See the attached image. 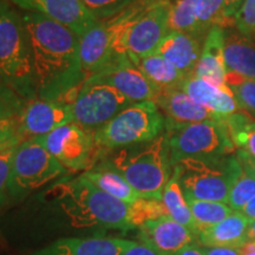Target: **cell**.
I'll return each instance as SVG.
<instances>
[{
    "label": "cell",
    "mask_w": 255,
    "mask_h": 255,
    "mask_svg": "<svg viewBox=\"0 0 255 255\" xmlns=\"http://www.w3.org/2000/svg\"><path fill=\"white\" fill-rule=\"evenodd\" d=\"M30 47L36 95L69 105L89 75L79 56V36L38 13L21 14Z\"/></svg>",
    "instance_id": "6da1fadb"
},
{
    "label": "cell",
    "mask_w": 255,
    "mask_h": 255,
    "mask_svg": "<svg viewBox=\"0 0 255 255\" xmlns=\"http://www.w3.org/2000/svg\"><path fill=\"white\" fill-rule=\"evenodd\" d=\"M41 200L73 229L131 231L130 206L104 193L84 175L62 178L41 194Z\"/></svg>",
    "instance_id": "7a4b0ae2"
},
{
    "label": "cell",
    "mask_w": 255,
    "mask_h": 255,
    "mask_svg": "<svg viewBox=\"0 0 255 255\" xmlns=\"http://www.w3.org/2000/svg\"><path fill=\"white\" fill-rule=\"evenodd\" d=\"M102 159L119 171L141 199L162 201L164 187L173 174L167 133L109 151Z\"/></svg>",
    "instance_id": "3957f363"
},
{
    "label": "cell",
    "mask_w": 255,
    "mask_h": 255,
    "mask_svg": "<svg viewBox=\"0 0 255 255\" xmlns=\"http://www.w3.org/2000/svg\"><path fill=\"white\" fill-rule=\"evenodd\" d=\"M0 82L24 98L36 95L23 19L6 0H0Z\"/></svg>",
    "instance_id": "277c9868"
},
{
    "label": "cell",
    "mask_w": 255,
    "mask_h": 255,
    "mask_svg": "<svg viewBox=\"0 0 255 255\" xmlns=\"http://www.w3.org/2000/svg\"><path fill=\"white\" fill-rule=\"evenodd\" d=\"M186 199L227 203L233 184L242 173L235 155L218 158H186L173 167Z\"/></svg>",
    "instance_id": "5b68a950"
},
{
    "label": "cell",
    "mask_w": 255,
    "mask_h": 255,
    "mask_svg": "<svg viewBox=\"0 0 255 255\" xmlns=\"http://www.w3.org/2000/svg\"><path fill=\"white\" fill-rule=\"evenodd\" d=\"M164 124L163 115L155 102L128 105L94 132L98 157L101 151L109 152L124 146L152 141L161 135Z\"/></svg>",
    "instance_id": "8992f818"
},
{
    "label": "cell",
    "mask_w": 255,
    "mask_h": 255,
    "mask_svg": "<svg viewBox=\"0 0 255 255\" xmlns=\"http://www.w3.org/2000/svg\"><path fill=\"white\" fill-rule=\"evenodd\" d=\"M173 167L186 158H218L237 154L225 119L167 127Z\"/></svg>",
    "instance_id": "52a82bcc"
},
{
    "label": "cell",
    "mask_w": 255,
    "mask_h": 255,
    "mask_svg": "<svg viewBox=\"0 0 255 255\" xmlns=\"http://www.w3.org/2000/svg\"><path fill=\"white\" fill-rule=\"evenodd\" d=\"M64 168L49 151L34 139L18 144L12 158L8 178V195L15 200L23 199L65 175Z\"/></svg>",
    "instance_id": "ba28073f"
},
{
    "label": "cell",
    "mask_w": 255,
    "mask_h": 255,
    "mask_svg": "<svg viewBox=\"0 0 255 255\" xmlns=\"http://www.w3.org/2000/svg\"><path fill=\"white\" fill-rule=\"evenodd\" d=\"M130 104L131 102L114 87L89 76L69 107L72 123L94 133Z\"/></svg>",
    "instance_id": "9c48e42d"
},
{
    "label": "cell",
    "mask_w": 255,
    "mask_h": 255,
    "mask_svg": "<svg viewBox=\"0 0 255 255\" xmlns=\"http://www.w3.org/2000/svg\"><path fill=\"white\" fill-rule=\"evenodd\" d=\"M36 139L68 170L91 168L95 157H98L94 133L72 122Z\"/></svg>",
    "instance_id": "30bf717a"
},
{
    "label": "cell",
    "mask_w": 255,
    "mask_h": 255,
    "mask_svg": "<svg viewBox=\"0 0 255 255\" xmlns=\"http://www.w3.org/2000/svg\"><path fill=\"white\" fill-rule=\"evenodd\" d=\"M170 0L149 4L133 21L123 38V52L136 60L157 52L162 40L169 33L168 19Z\"/></svg>",
    "instance_id": "8fae6325"
},
{
    "label": "cell",
    "mask_w": 255,
    "mask_h": 255,
    "mask_svg": "<svg viewBox=\"0 0 255 255\" xmlns=\"http://www.w3.org/2000/svg\"><path fill=\"white\" fill-rule=\"evenodd\" d=\"M71 122L69 105L41 98L31 100L18 116V136L21 142L34 139Z\"/></svg>",
    "instance_id": "7c38bea8"
},
{
    "label": "cell",
    "mask_w": 255,
    "mask_h": 255,
    "mask_svg": "<svg viewBox=\"0 0 255 255\" xmlns=\"http://www.w3.org/2000/svg\"><path fill=\"white\" fill-rule=\"evenodd\" d=\"M90 77L114 87L131 103L154 102L157 95L156 88L128 56H122L108 68L92 73Z\"/></svg>",
    "instance_id": "4fadbf2b"
},
{
    "label": "cell",
    "mask_w": 255,
    "mask_h": 255,
    "mask_svg": "<svg viewBox=\"0 0 255 255\" xmlns=\"http://www.w3.org/2000/svg\"><path fill=\"white\" fill-rule=\"evenodd\" d=\"M139 242L157 255H176L197 242V237L170 216L146 221L138 227Z\"/></svg>",
    "instance_id": "5bb4252c"
},
{
    "label": "cell",
    "mask_w": 255,
    "mask_h": 255,
    "mask_svg": "<svg viewBox=\"0 0 255 255\" xmlns=\"http://www.w3.org/2000/svg\"><path fill=\"white\" fill-rule=\"evenodd\" d=\"M26 12L38 13L69 27L79 37L97 24L81 0H9Z\"/></svg>",
    "instance_id": "9a60e30c"
},
{
    "label": "cell",
    "mask_w": 255,
    "mask_h": 255,
    "mask_svg": "<svg viewBox=\"0 0 255 255\" xmlns=\"http://www.w3.org/2000/svg\"><path fill=\"white\" fill-rule=\"evenodd\" d=\"M154 102L165 115V127L222 120L212 111L195 103L181 88L158 91Z\"/></svg>",
    "instance_id": "2e32d148"
},
{
    "label": "cell",
    "mask_w": 255,
    "mask_h": 255,
    "mask_svg": "<svg viewBox=\"0 0 255 255\" xmlns=\"http://www.w3.org/2000/svg\"><path fill=\"white\" fill-rule=\"evenodd\" d=\"M227 73L225 62V28L215 26L207 33L203 41L202 52L194 76L222 90L232 92L226 84Z\"/></svg>",
    "instance_id": "e0dca14e"
},
{
    "label": "cell",
    "mask_w": 255,
    "mask_h": 255,
    "mask_svg": "<svg viewBox=\"0 0 255 255\" xmlns=\"http://www.w3.org/2000/svg\"><path fill=\"white\" fill-rule=\"evenodd\" d=\"M131 244L121 238H64L34 255H123Z\"/></svg>",
    "instance_id": "ac0fdd59"
},
{
    "label": "cell",
    "mask_w": 255,
    "mask_h": 255,
    "mask_svg": "<svg viewBox=\"0 0 255 255\" xmlns=\"http://www.w3.org/2000/svg\"><path fill=\"white\" fill-rule=\"evenodd\" d=\"M201 36L184 32H169L162 40L157 52L159 56L173 64L178 71L187 77L194 76L202 52Z\"/></svg>",
    "instance_id": "d6986e66"
},
{
    "label": "cell",
    "mask_w": 255,
    "mask_h": 255,
    "mask_svg": "<svg viewBox=\"0 0 255 255\" xmlns=\"http://www.w3.org/2000/svg\"><path fill=\"white\" fill-rule=\"evenodd\" d=\"M181 89L195 103L212 111L221 119H226L229 115L240 110L232 92L222 90L195 76L184 79Z\"/></svg>",
    "instance_id": "ffe728a7"
},
{
    "label": "cell",
    "mask_w": 255,
    "mask_h": 255,
    "mask_svg": "<svg viewBox=\"0 0 255 255\" xmlns=\"http://www.w3.org/2000/svg\"><path fill=\"white\" fill-rule=\"evenodd\" d=\"M251 220L240 212H234L212 227L197 234V244L206 247L240 248L248 241Z\"/></svg>",
    "instance_id": "44dd1931"
},
{
    "label": "cell",
    "mask_w": 255,
    "mask_h": 255,
    "mask_svg": "<svg viewBox=\"0 0 255 255\" xmlns=\"http://www.w3.org/2000/svg\"><path fill=\"white\" fill-rule=\"evenodd\" d=\"M225 62L228 72L255 79V43L238 30H225Z\"/></svg>",
    "instance_id": "7402d4cb"
},
{
    "label": "cell",
    "mask_w": 255,
    "mask_h": 255,
    "mask_svg": "<svg viewBox=\"0 0 255 255\" xmlns=\"http://www.w3.org/2000/svg\"><path fill=\"white\" fill-rule=\"evenodd\" d=\"M83 175L104 193L109 194L110 196L122 201L127 205L131 206L141 199V196L136 193V190L130 186L126 178L113 167H110L104 159L100 158L98 163L92 164V167L89 168Z\"/></svg>",
    "instance_id": "603a6c76"
},
{
    "label": "cell",
    "mask_w": 255,
    "mask_h": 255,
    "mask_svg": "<svg viewBox=\"0 0 255 255\" xmlns=\"http://www.w3.org/2000/svg\"><path fill=\"white\" fill-rule=\"evenodd\" d=\"M132 63L141 70L157 92L181 88L186 79V76L158 53L136 59Z\"/></svg>",
    "instance_id": "cb8c5ba5"
},
{
    "label": "cell",
    "mask_w": 255,
    "mask_h": 255,
    "mask_svg": "<svg viewBox=\"0 0 255 255\" xmlns=\"http://www.w3.org/2000/svg\"><path fill=\"white\" fill-rule=\"evenodd\" d=\"M162 202H163L165 209H167L168 215L174 221L181 223L184 227L189 228L197 237L199 229H197L195 220H194L189 206H188L182 188H181L180 182H178L177 173L174 169L167 186L164 187L163 195H162Z\"/></svg>",
    "instance_id": "d4e9b609"
},
{
    "label": "cell",
    "mask_w": 255,
    "mask_h": 255,
    "mask_svg": "<svg viewBox=\"0 0 255 255\" xmlns=\"http://www.w3.org/2000/svg\"><path fill=\"white\" fill-rule=\"evenodd\" d=\"M235 148L255 158V120L246 111H237L225 119Z\"/></svg>",
    "instance_id": "484cf974"
},
{
    "label": "cell",
    "mask_w": 255,
    "mask_h": 255,
    "mask_svg": "<svg viewBox=\"0 0 255 255\" xmlns=\"http://www.w3.org/2000/svg\"><path fill=\"white\" fill-rule=\"evenodd\" d=\"M197 1L199 0H170L169 32H184L201 36L196 18Z\"/></svg>",
    "instance_id": "4316f807"
},
{
    "label": "cell",
    "mask_w": 255,
    "mask_h": 255,
    "mask_svg": "<svg viewBox=\"0 0 255 255\" xmlns=\"http://www.w3.org/2000/svg\"><path fill=\"white\" fill-rule=\"evenodd\" d=\"M189 206L193 218L195 220L199 233L203 229H207L216 223L221 222L222 220L228 218L234 213L227 203L213 202V201H201L186 199Z\"/></svg>",
    "instance_id": "83f0119b"
},
{
    "label": "cell",
    "mask_w": 255,
    "mask_h": 255,
    "mask_svg": "<svg viewBox=\"0 0 255 255\" xmlns=\"http://www.w3.org/2000/svg\"><path fill=\"white\" fill-rule=\"evenodd\" d=\"M197 25L201 36L219 26L222 28H231L223 11V0H199L196 7Z\"/></svg>",
    "instance_id": "f1b7e54d"
},
{
    "label": "cell",
    "mask_w": 255,
    "mask_h": 255,
    "mask_svg": "<svg viewBox=\"0 0 255 255\" xmlns=\"http://www.w3.org/2000/svg\"><path fill=\"white\" fill-rule=\"evenodd\" d=\"M226 84L232 91L239 108L255 117V79L245 78L234 72H228Z\"/></svg>",
    "instance_id": "f546056e"
},
{
    "label": "cell",
    "mask_w": 255,
    "mask_h": 255,
    "mask_svg": "<svg viewBox=\"0 0 255 255\" xmlns=\"http://www.w3.org/2000/svg\"><path fill=\"white\" fill-rule=\"evenodd\" d=\"M255 196V178L250 176L242 169V173L235 183L233 184L229 193L227 205L234 212H241L242 208L247 205Z\"/></svg>",
    "instance_id": "4dcf8cb0"
},
{
    "label": "cell",
    "mask_w": 255,
    "mask_h": 255,
    "mask_svg": "<svg viewBox=\"0 0 255 255\" xmlns=\"http://www.w3.org/2000/svg\"><path fill=\"white\" fill-rule=\"evenodd\" d=\"M168 212L162 201L139 199L130 206V216L133 227H139L146 221L167 216Z\"/></svg>",
    "instance_id": "1f68e13d"
},
{
    "label": "cell",
    "mask_w": 255,
    "mask_h": 255,
    "mask_svg": "<svg viewBox=\"0 0 255 255\" xmlns=\"http://www.w3.org/2000/svg\"><path fill=\"white\" fill-rule=\"evenodd\" d=\"M136 1L137 0H81L85 8L98 20L114 17Z\"/></svg>",
    "instance_id": "d6a6232c"
},
{
    "label": "cell",
    "mask_w": 255,
    "mask_h": 255,
    "mask_svg": "<svg viewBox=\"0 0 255 255\" xmlns=\"http://www.w3.org/2000/svg\"><path fill=\"white\" fill-rule=\"evenodd\" d=\"M24 100L17 91L0 82V119L18 117L26 104Z\"/></svg>",
    "instance_id": "836d02e7"
},
{
    "label": "cell",
    "mask_w": 255,
    "mask_h": 255,
    "mask_svg": "<svg viewBox=\"0 0 255 255\" xmlns=\"http://www.w3.org/2000/svg\"><path fill=\"white\" fill-rule=\"evenodd\" d=\"M235 27L240 33L252 37L255 33V0H244L234 17Z\"/></svg>",
    "instance_id": "e575fe53"
},
{
    "label": "cell",
    "mask_w": 255,
    "mask_h": 255,
    "mask_svg": "<svg viewBox=\"0 0 255 255\" xmlns=\"http://www.w3.org/2000/svg\"><path fill=\"white\" fill-rule=\"evenodd\" d=\"M18 144L6 146L0 150V207L5 203L8 194V178L11 173L12 158Z\"/></svg>",
    "instance_id": "d590c367"
},
{
    "label": "cell",
    "mask_w": 255,
    "mask_h": 255,
    "mask_svg": "<svg viewBox=\"0 0 255 255\" xmlns=\"http://www.w3.org/2000/svg\"><path fill=\"white\" fill-rule=\"evenodd\" d=\"M18 136V117L0 119V143H6L17 138Z\"/></svg>",
    "instance_id": "8d00e7d4"
},
{
    "label": "cell",
    "mask_w": 255,
    "mask_h": 255,
    "mask_svg": "<svg viewBox=\"0 0 255 255\" xmlns=\"http://www.w3.org/2000/svg\"><path fill=\"white\" fill-rule=\"evenodd\" d=\"M244 0H223V11H225V17L227 19L229 26L235 27L234 17L237 14L238 9L240 8Z\"/></svg>",
    "instance_id": "74e56055"
},
{
    "label": "cell",
    "mask_w": 255,
    "mask_h": 255,
    "mask_svg": "<svg viewBox=\"0 0 255 255\" xmlns=\"http://www.w3.org/2000/svg\"><path fill=\"white\" fill-rule=\"evenodd\" d=\"M237 157L240 162L242 169L246 173L255 178V158L244 150H237Z\"/></svg>",
    "instance_id": "f35d334b"
},
{
    "label": "cell",
    "mask_w": 255,
    "mask_h": 255,
    "mask_svg": "<svg viewBox=\"0 0 255 255\" xmlns=\"http://www.w3.org/2000/svg\"><path fill=\"white\" fill-rule=\"evenodd\" d=\"M205 255H241L240 248L200 246Z\"/></svg>",
    "instance_id": "ab89813d"
},
{
    "label": "cell",
    "mask_w": 255,
    "mask_h": 255,
    "mask_svg": "<svg viewBox=\"0 0 255 255\" xmlns=\"http://www.w3.org/2000/svg\"><path fill=\"white\" fill-rule=\"evenodd\" d=\"M123 255H157L154 253L150 248H148L144 245H142L141 242H135L132 241V244L127 248V251L124 252Z\"/></svg>",
    "instance_id": "60d3db41"
},
{
    "label": "cell",
    "mask_w": 255,
    "mask_h": 255,
    "mask_svg": "<svg viewBox=\"0 0 255 255\" xmlns=\"http://www.w3.org/2000/svg\"><path fill=\"white\" fill-rule=\"evenodd\" d=\"M241 214L245 215L248 220H255V196L241 210Z\"/></svg>",
    "instance_id": "b9f144b4"
},
{
    "label": "cell",
    "mask_w": 255,
    "mask_h": 255,
    "mask_svg": "<svg viewBox=\"0 0 255 255\" xmlns=\"http://www.w3.org/2000/svg\"><path fill=\"white\" fill-rule=\"evenodd\" d=\"M176 255H205V254H203L202 250H201L200 245L194 244L186 248H183V250L178 252Z\"/></svg>",
    "instance_id": "7bdbcfd3"
},
{
    "label": "cell",
    "mask_w": 255,
    "mask_h": 255,
    "mask_svg": "<svg viewBox=\"0 0 255 255\" xmlns=\"http://www.w3.org/2000/svg\"><path fill=\"white\" fill-rule=\"evenodd\" d=\"M248 240L255 241V220H252L248 228Z\"/></svg>",
    "instance_id": "ee69618b"
},
{
    "label": "cell",
    "mask_w": 255,
    "mask_h": 255,
    "mask_svg": "<svg viewBox=\"0 0 255 255\" xmlns=\"http://www.w3.org/2000/svg\"><path fill=\"white\" fill-rule=\"evenodd\" d=\"M20 142H21V139L19 138V137H17V138L12 139V141H8V142H6V143H0V150H1V149L6 148V146L13 145V144H19V143H20Z\"/></svg>",
    "instance_id": "f6af8a7d"
},
{
    "label": "cell",
    "mask_w": 255,
    "mask_h": 255,
    "mask_svg": "<svg viewBox=\"0 0 255 255\" xmlns=\"http://www.w3.org/2000/svg\"><path fill=\"white\" fill-rule=\"evenodd\" d=\"M241 255H255V251L254 252H250V253H242Z\"/></svg>",
    "instance_id": "bcb514c9"
},
{
    "label": "cell",
    "mask_w": 255,
    "mask_h": 255,
    "mask_svg": "<svg viewBox=\"0 0 255 255\" xmlns=\"http://www.w3.org/2000/svg\"><path fill=\"white\" fill-rule=\"evenodd\" d=\"M251 39H252V40H253V41H254V43H255V33L253 34V36H252V37H251Z\"/></svg>",
    "instance_id": "7dc6e473"
},
{
    "label": "cell",
    "mask_w": 255,
    "mask_h": 255,
    "mask_svg": "<svg viewBox=\"0 0 255 255\" xmlns=\"http://www.w3.org/2000/svg\"><path fill=\"white\" fill-rule=\"evenodd\" d=\"M154 1H158V0H154Z\"/></svg>",
    "instance_id": "c3c4849f"
}]
</instances>
